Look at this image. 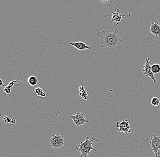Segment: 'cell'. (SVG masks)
Segmentation results:
<instances>
[{
  "instance_id": "cell-1",
  "label": "cell",
  "mask_w": 160,
  "mask_h": 157,
  "mask_svg": "<svg viewBox=\"0 0 160 157\" xmlns=\"http://www.w3.org/2000/svg\"><path fill=\"white\" fill-rule=\"evenodd\" d=\"M96 34L101 39V44L102 48L113 52L120 48L122 40L117 29L111 30H97Z\"/></svg>"
},
{
  "instance_id": "cell-2",
  "label": "cell",
  "mask_w": 160,
  "mask_h": 157,
  "mask_svg": "<svg viewBox=\"0 0 160 157\" xmlns=\"http://www.w3.org/2000/svg\"><path fill=\"white\" fill-rule=\"evenodd\" d=\"M97 139L93 137L91 140L89 139L88 137H87L84 142H82L78 145L76 148V150L81 153V157H88V155H89L92 150L97 152V150L93 147L92 143L93 141L97 142Z\"/></svg>"
},
{
  "instance_id": "cell-3",
  "label": "cell",
  "mask_w": 160,
  "mask_h": 157,
  "mask_svg": "<svg viewBox=\"0 0 160 157\" xmlns=\"http://www.w3.org/2000/svg\"><path fill=\"white\" fill-rule=\"evenodd\" d=\"M49 143L51 147L57 150L62 149L66 145L64 136L58 133L52 135Z\"/></svg>"
},
{
  "instance_id": "cell-4",
  "label": "cell",
  "mask_w": 160,
  "mask_h": 157,
  "mask_svg": "<svg viewBox=\"0 0 160 157\" xmlns=\"http://www.w3.org/2000/svg\"><path fill=\"white\" fill-rule=\"evenodd\" d=\"M115 128H118V132L126 135L132 132V128L130 125L129 121L127 119H123L121 122H116L115 124Z\"/></svg>"
},
{
  "instance_id": "cell-5",
  "label": "cell",
  "mask_w": 160,
  "mask_h": 157,
  "mask_svg": "<svg viewBox=\"0 0 160 157\" xmlns=\"http://www.w3.org/2000/svg\"><path fill=\"white\" fill-rule=\"evenodd\" d=\"M145 61H146V63L144 66V69H142L143 74L146 76L150 77L154 83H156L157 80L155 77L154 74L152 71L150 58L147 57L145 59Z\"/></svg>"
},
{
  "instance_id": "cell-6",
  "label": "cell",
  "mask_w": 160,
  "mask_h": 157,
  "mask_svg": "<svg viewBox=\"0 0 160 157\" xmlns=\"http://www.w3.org/2000/svg\"><path fill=\"white\" fill-rule=\"evenodd\" d=\"M73 119L75 125L78 127H81L85 123H88L89 121L85 118V113H84L78 112L77 114L70 116Z\"/></svg>"
},
{
  "instance_id": "cell-7",
  "label": "cell",
  "mask_w": 160,
  "mask_h": 157,
  "mask_svg": "<svg viewBox=\"0 0 160 157\" xmlns=\"http://www.w3.org/2000/svg\"><path fill=\"white\" fill-rule=\"evenodd\" d=\"M150 145L152 151L154 153L155 157H157L158 152L160 149V137L154 134L151 138Z\"/></svg>"
},
{
  "instance_id": "cell-8",
  "label": "cell",
  "mask_w": 160,
  "mask_h": 157,
  "mask_svg": "<svg viewBox=\"0 0 160 157\" xmlns=\"http://www.w3.org/2000/svg\"><path fill=\"white\" fill-rule=\"evenodd\" d=\"M151 34L157 37H160V24L158 22H152L150 26Z\"/></svg>"
},
{
  "instance_id": "cell-9",
  "label": "cell",
  "mask_w": 160,
  "mask_h": 157,
  "mask_svg": "<svg viewBox=\"0 0 160 157\" xmlns=\"http://www.w3.org/2000/svg\"><path fill=\"white\" fill-rule=\"evenodd\" d=\"M69 44L74 46L76 49L79 51H84V50H91L92 48L89 46L87 45L86 43L83 42H69Z\"/></svg>"
},
{
  "instance_id": "cell-10",
  "label": "cell",
  "mask_w": 160,
  "mask_h": 157,
  "mask_svg": "<svg viewBox=\"0 0 160 157\" xmlns=\"http://www.w3.org/2000/svg\"><path fill=\"white\" fill-rule=\"evenodd\" d=\"M112 16L111 17V23L116 22V25H118V22L121 21L122 19V16L120 12H112Z\"/></svg>"
},
{
  "instance_id": "cell-11",
  "label": "cell",
  "mask_w": 160,
  "mask_h": 157,
  "mask_svg": "<svg viewBox=\"0 0 160 157\" xmlns=\"http://www.w3.org/2000/svg\"><path fill=\"white\" fill-rule=\"evenodd\" d=\"M28 84L31 86H35L38 83V79L35 76H31L27 79Z\"/></svg>"
},
{
  "instance_id": "cell-12",
  "label": "cell",
  "mask_w": 160,
  "mask_h": 157,
  "mask_svg": "<svg viewBox=\"0 0 160 157\" xmlns=\"http://www.w3.org/2000/svg\"><path fill=\"white\" fill-rule=\"evenodd\" d=\"M35 92L38 96L42 98H45L46 97V92L44 91V90L39 87H37L35 89Z\"/></svg>"
},
{
  "instance_id": "cell-13",
  "label": "cell",
  "mask_w": 160,
  "mask_h": 157,
  "mask_svg": "<svg viewBox=\"0 0 160 157\" xmlns=\"http://www.w3.org/2000/svg\"><path fill=\"white\" fill-rule=\"evenodd\" d=\"M160 100L157 97H154L151 99V103L153 108H155L159 105Z\"/></svg>"
},
{
  "instance_id": "cell-14",
  "label": "cell",
  "mask_w": 160,
  "mask_h": 157,
  "mask_svg": "<svg viewBox=\"0 0 160 157\" xmlns=\"http://www.w3.org/2000/svg\"><path fill=\"white\" fill-rule=\"evenodd\" d=\"M152 70L154 74L160 72V64L156 63L152 66Z\"/></svg>"
},
{
  "instance_id": "cell-15",
  "label": "cell",
  "mask_w": 160,
  "mask_h": 157,
  "mask_svg": "<svg viewBox=\"0 0 160 157\" xmlns=\"http://www.w3.org/2000/svg\"><path fill=\"white\" fill-rule=\"evenodd\" d=\"M99 1H100L101 2V3L102 4H107L108 3L110 2L111 3V4H112V5L114 7V8H115V11H116V12H120V11L119 10V9H118V8L116 7H115V5L113 3V2H111V0H99Z\"/></svg>"
},
{
  "instance_id": "cell-16",
  "label": "cell",
  "mask_w": 160,
  "mask_h": 157,
  "mask_svg": "<svg viewBox=\"0 0 160 157\" xmlns=\"http://www.w3.org/2000/svg\"><path fill=\"white\" fill-rule=\"evenodd\" d=\"M19 81H19L18 80H14V81H12L7 86L5 87L7 88L10 89H11L13 87L15 83H17Z\"/></svg>"
},
{
  "instance_id": "cell-17",
  "label": "cell",
  "mask_w": 160,
  "mask_h": 157,
  "mask_svg": "<svg viewBox=\"0 0 160 157\" xmlns=\"http://www.w3.org/2000/svg\"><path fill=\"white\" fill-rule=\"evenodd\" d=\"M80 95L85 100H87V99L88 96V94L87 90H86L85 91L82 92H81V93H80Z\"/></svg>"
},
{
  "instance_id": "cell-18",
  "label": "cell",
  "mask_w": 160,
  "mask_h": 157,
  "mask_svg": "<svg viewBox=\"0 0 160 157\" xmlns=\"http://www.w3.org/2000/svg\"><path fill=\"white\" fill-rule=\"evenodd\" d=\"M12 120V118H10L9 116H5V117L3 118V120L4 121L5 123H11Z\"/></svg>"
},
{
  "instance_id": "cell-19",
  "label": "cell",
  "mask_w": 160,
  "mask_h": 157,
  "mask_svg": "<svg viewBox=\"0 0 160 157\" xmlns=\"http://www.w3.org/2000/svg\"><path fill=\"white\" fill-rule=\"evenodd\" d=\"M5 92H6V93H7V94H10L11 92V90L10 89L7 88H5L3 90Z\"/></svg>"
},
{
  "instance_id": "cell-20",
  "label": "cell",
  "mask_w": 160,
  "mask_h": 157,
  "mask_svg": "<svg viewBox=\"0 0 160 157\" xmlns=\"http://www.w3.org/2000/svg\"><path fill=\"white\" fill-rule=\"evenodd\" d=\"M86 90L85 89L83 85L81 86H80L79 87V91L80 93L85 91Z\"/></svg>"
},
{
  "instance_id": "cell-21",
  "label": "cell",
  "mask_w": 160,
  "mask_h": 157,
  "mask_svg": "<svg viewBox=\"0 0 160 157\" xmlns=\"http://www.w3.org/2000/svg\"><path fill=\"white\" fill-rule=\"evenodd\" d=\"M11 123H12V125H14V124H15L16 123V120L15 119V118H12V120L11 122Z\"/></svg>"
},
{
  "instance_id": "cell-22",
  "label": "cell",
  "mask_w": 160,
  "mask_h": 157,
  "mask_svg": "<svg viewBox=\"0 0 160 157\" xmlns=\"http://www.w3.org/2000/svg\"><path fill=\"white\" fill-rule=\"evenodd\" d=\"M0 81H1V85H0V86H7V85H4L3 84V81H2V79H1V80H0Z\"/></svg>"
},
{
  "instance_id": "cell-23",
  "label": "cell",
  "mask_w": 160,
  "mask_h": 157,
  "mask_svg": "<svg viewBox=\"0 0 160 157\" xmlns=\"http://www.w3.org/2000/svg\"><path fill=\"white\" fill-rule=\"evenodd\" d=\"M157 157H160V149L158 150V151Z\"/></svg>"
}]
</instances>
